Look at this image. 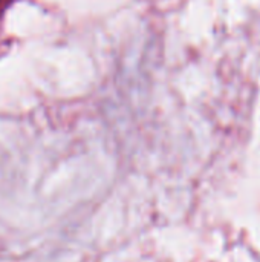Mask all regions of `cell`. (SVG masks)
Segmentation results:
<instances>
[]
</instances>
